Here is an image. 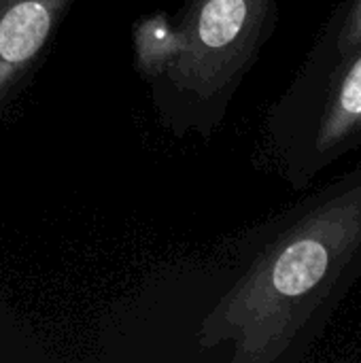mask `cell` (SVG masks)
Listing matches in <instances>:
<instances>
[{
  "instance_id": "6da1fadb",
  "label": "cell",
  "mask_w": 361,
  "mask_h": 363,
  "mask_svg": "<svg viewBox=\"0 0 361 363\" xmlns=\"http://www.w3.org/2000/svg\"><path fill=\"white\" fill-rule=\"evenodd\" d=\"M74 0H0V113L30 85Z\"/></svg>"
},
{
  "instance_id": "7a4b0ae2",
  "label": "cell",
  "mask_w": 361,
  "mask_h": 363,
  "mask_svg": "<svg viewBox=\"0 0 361 363\" xmlns=\"http://www.w3.org/2000/svg\"><path fill=\"white\" fill-rule=\"evenodd\" d=\"M328 266L323 245L315 240H300L283 249L270 270V283L277 294L296 298L313 289Z\"/></svg>"
},
{
  "instance_id": "3957f363",
  "label": "cell",
  "mask_w": 361,
  "mask_h": 363,
  "mask_svg": "<svg viewBox=\"0 0 361 363\" xmlns=\"http://www.w3.org/2000/svg\"><path fill=\"white\" fill-rule=\"evenodd\" d=\"M343 104L349 113H361V62L353 68L351 77L345 83Z\"/></svg>"
}]
</instances>
